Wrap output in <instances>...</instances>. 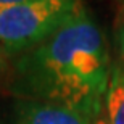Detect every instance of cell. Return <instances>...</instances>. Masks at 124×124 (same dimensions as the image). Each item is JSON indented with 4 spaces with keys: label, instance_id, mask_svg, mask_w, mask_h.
<instances>
[{
    "label": "cell",
    "instance_id": "obj_1",
    "mask_svg": "<svg viewBox=\"0 0 124 124\" xmlns=\"http://www.w3.org/2000/svg\"><path fill=\"white\" fill-rule=\"evenodd\" d=\"M111 68L103 32L81 5L52 36L18 56L11 90L93 118L105 108Z\"/></svg>",
    "mask_w": 124,
    "mask_h": 124
},
{
    "label": "cell",
    "instance_id": "obj_5",
    "mask_svg": "<svg viewBox=\"0 0 124 124\" xmlns=\"http://www.w3.org/2000/svg\"><path fill=\"white\" fill-rule=\"evenodd\" d=\"M119 55H121V61L119 64L124 68V19H123V23H121L119 26Z\"/></svg>",
    "mask_w": 124,
    "mask_h": 124
},
{
    "label": "cell",
    "instance_id": "obj_6",
    "mask_svg": "<svg viewBox=\"0 0 124 124\" xmlns=\"http://www.w3.org/2000/svg\"><path fill=\"white\" fill-rule=\"evenodd\" d=\"M92 124H108V121H106V115H105V108H103V111H100L97 116H93Z\"/></svg>",
    "mask_w": 124,
    "mask_h": 124
},
{
    "label": "cell",
    "instance_id": "obj_2",
    "mask_svg": "<svg viewBox=\"0 0 124 124\" xmlns=\"http://www.w3.org/2000/svg\"><path fill=\"white\" fill-rule=\"evenodd\" d=\"M81 5V0H28L0 7V50L24 53L52 36Z\"/></svg>",
    "mask_w": 124,
    "mask_h": 124
},
{
    "label": "cell",
    "instance_id": "obj_7",
    "mask_svg": "<svg viewBox=\"0 0 124 124\" xmlns=\"http://www.w3.org/2000/svg\"><path fill=\"white\" fill-rule=\"evenodd\" d=\"M5 68H7V55H5L3 52L0 50V76L3 74Z\"/></svg>",
    "mask_w": 124,
    "mask_h": 124
},
{
    "label": "cell",
    "instance_id": "obj_3",
    "mask_svg": "<svg viewBox=\"0 0 124 124\" xmlns=\"http://www.w3.org/2000/svg\"><path fill=\"white\" fill-rule=\"evenodd\" d=\"M92 116L63 105L34 98H19L7 124H92Z\"/></svg>",
    "mask_w": 124,
    "mask_h": 124
},
{
    "label": "cell",
    "instance_id": "obj_8",
    "mask_svg": "<svg viewBox=\"0 0 124 124\" xmlns=\"http://www.w3.org/2000/svg\"><path fill=\"white\" fill-rule=\"evenodd\" d=\"M21 2H28V0H0V7H8V5L21 3Z\"/></svg>",
    "mask_w": 124,
    "mask_h": 124
},
{
    "label": "cell",
    "instance_id": "obj_4",
    "mask_svg": "<svg viewBox=\"0 0 124 124\" xmlns=\"http://www.w3.org/2000/svg\"><path fill=\"white\" fill-rule=\"evenodd\" d=\"M105 115L108 124H124V68L119 63L111 68L105 97Z\"/></svg>",
    "mask_w": 124,
    "mask_h": 124
}]
</instances>
